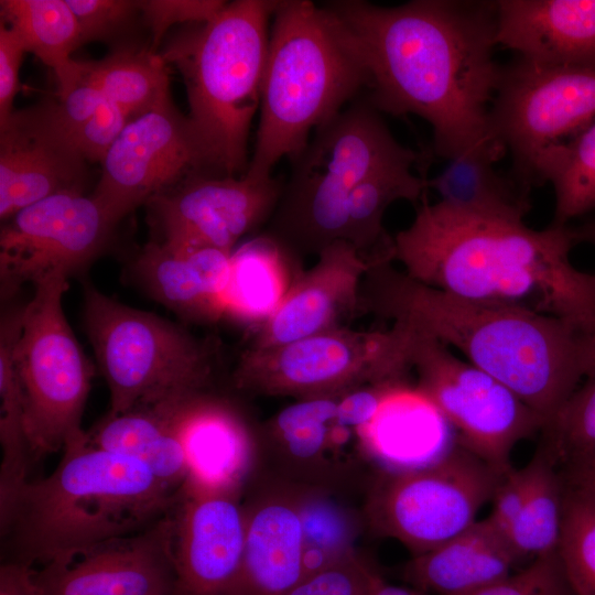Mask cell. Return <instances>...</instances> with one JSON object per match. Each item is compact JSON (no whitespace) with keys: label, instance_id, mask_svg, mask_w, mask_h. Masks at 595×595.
Listing matches in <instances>:
<instances>
[{"label":"cell","instance_id":"obj_1","mask_svg":"<svg viewBox=\"0 0 595 595\" xmlns=\"http://www.w3.org/2000/svg\"><path fill=\"white\" fill-rule=\"evenodd\" d=\"M323 8L361 67L375 109L424 119L445 160L480 149L506 153L490 121L501 73L495 1L342 0Z\"/></svg>","mask_w":595,"mask_h":595},{"label":"cell","instance_id":"obj_2","mask_svg":"<svg viewBox=\"0 0 595 595\" xmlns=\"http://www.w3.org/2000/svg\"><path fill=\"white\" fill-rule=\"evenodd\" d=\"M573 227L467 214L425 199L392 237L391 258L410 278L462 298L560 318L595 334V275L570 253Z\"/></svg>","mask_w":595,"mask_h":595},{"label":"cell","instance_id":"obj_3","mask_svg":"<svg viewBox=\"0 0 595 595\" xmlns=\"http://www.w3.org/2000/svg\"><path fill=\"white\" fill-rule=\"evenodd\" d=\"M361 305L459 351L515 392L544 426L595 371V334L550 315L432 288L391 260L370 263Z\"/></svg>","mask_w":595,"mask_h":595},{"label":"cell","instance_id":"obj_4","mask_svg":"<svg viewBox=\"0 0 595 595\" xmlns=\"http://www.w3.org/2000/svg\"><path fill=\"white\" fill-rule=\"evenodd\" d=\"M181 488L136 458L91 445L86 432L48 476L28 480L0 518L4 562L43 566L138 533L173 510Z\"/></svg>","mask_w":595,"mask_h":595},{"label":"cell","instance_id":"obj_5","mask_svg":"<svg viewBox=\"0 0 595 595\" xmlns=\"http://www.w3.org/2000/svg\"><path fill=\"white\" fill-rule=\"evenodd\" d=\"M278 0H237L192 24L160 53L182 74L188 121L206 174L246 173L251 121L260 108L270 26Z\"/></svg>","mask_w":595,"mask_h":595},{"label":"cell","instance_id":"obj_6","mask_svg":"<svg viewBox=\"0 0 595 595\" xmlns=\"http://www.w3.org/2000/svg\"><path fill=\"white\" fill-rule=\"evenodd\" d=\"M365 87L361 67L323 6L279 1L270 26L256 143L246 172L271 176L279 161L296 156L310 134Z\"/></svg>","mask_w":595,"mask_h":595},{"label":"cell","instance_id":"obj_7","mask_svg":"<svg viewBox=\"0 0 595 595\" xmlns=\"http://www.w3.org/2000/svg\"><path fill=\"white\" fill-rule=\"evenodd\" d=\"M291 161V175L272 214V237L286 249L317 256L331 244L345 241L351 192L376 173L413 167L418 154L363 100L317 128Z\"/></svg>","mask_w":595,"mask_h":595},{"label":"cell","instance_id":"obj_8","mask_svg":"<svg viewBox=\"0 0 595 595\" xmlns=\"http://www.w3.org/2000/svg\"><path fill=\"white\" fill-rule=\"evenodd\" d=\"M84 326L109 389V411L204 392L212 377L208 346L152 313L84 289Z\"/></svg>","mask_w":595,"mask_h":595},{"label":"cell","instance_id":"obj_9","mask_svg":"<svg viewBox=\"0 0 595 595\" xmlns=\"http://www.w3.org/2000/svg\"><path fill=\"white\" fill-rule=\"evenodd\" d=\"M410 329L335 327L288 344L247 349L235 371V387L259 394L300 399L340 397L354 389L405 380L411 370Z\"/></svg>","mask_w":595,"mask_h":595},{"label":"cell","instance_id":"obj_10","mask_svg":"<svg viewBox=\"0 0 595 595\" xmlns=\"http://www.w3.org/2000/svg\"><path fill=\"white\" fill-rule=\"evenodd\" d=\"M23 306L14 356L22 386L25 428L33 456L60 451L86 435L82 416L93 370L65 317L67 274L34 283Z\"/></svg>","mask_w":595,"mask_h":595},{"label":"cell","instance_id":"obj_11","mask_svg":"<svg viewBox=\"0 0 595 595\" xmlns=\"http://www.w3.org/2000/svg\"><path fill=\"white\" fill-rule=\"evenodd\" d=\"M505 475L456 441L426 465L383 470L370 490L367 518L376 531L418 555L477 521Z\"/></svg>","mask_w":595,"mask_h":595},{"label":"cell","instance_id":"obj_12","mask_svg":"<svg viewBox=\"0 0 595 595\" xmlns=\"http://www.w3.org/2000/svg\"><path fill=\"white\" fill-rule=\"evenodd\" d=\"M408 328L416 388L456 432L459 445L507 474L516 445L542 431V418L508 387L440 340Z\"/></svg>","mask_w":595,"mask_h":595},{"label":"cell","instance_id":"obj_13","mask_svg":"<svg viewBox=\"0 0 595 595\" xmlns=\"http://www.w3.org/2000/svg\"><path fill=\"white\" fill-rule=\"evenodd\" d=\"M595 120V69L554 67L522 58L501 67L491 128L513 159V175L542 183L552 156Z\"/></svg>","mask_w":595,"mask_h":595},{"label":"cell","instance_id":"obj_14","mask_svg":"<svg viewBox=\"0 0 595 595\" xmlns=\"http://www.w3.org/2000/svg\"><path fill=\"white\" fill-rule=\"evenodd\" d=\"M101 165L91 196L115 223L187 177L206 173L188 118L171 99L132 118Z\"/></svg>","mask_w":595,"mask_h":595},{"label":"cell","instance_id":"obj_15","mask_svg":"<svg viewBox=\"0 0 595 595\" xmlns=\"http://www.w3.org/2000/svg\"><path fill=\"white\" fill-rule=\"evenodd\" d=\"M116 223L84 193H62L11 216L0 232L1 292L53 273H68L90 260Z\"/></svg>","mask_w":595,"mask_h":595},{"label":"cell","instance_id":"obj_16","mask_svg":"<svg viewBox=\"0 0 595 595\" xmlns=\"http://www.w3.org/2000/svg\"><path fill=\"white\" fill-rule=\"evenodd\" d=\"M283 184L275 177L194 174L147 202L161 242L232 252L235 244L272 216Z\"/></svg>","mask_w":595,"mask_h":595},{"label":"cell","instance_id":"obj_17","mask_svg":"<svg viewBox=\"0 0 595 595\" xmlns=\"http://www.w3.org/2000/svg\"><path fill=\"white\" fill-rule=\"evenodd\" d=\"M172 511L151 527L34 567L39 595H182Z\"/></svg>","mask_w":595,"mask_h":595},{"label":"cell","instance_id":"obj_18","mask_svg":"<svg viewBox=\"0 0 595 595\" xmlns=\"http://www.w3.org/2000/svg\"><path fill=\"white\" fill-rule=\"evenodd\" d=\"M172 518L181 594L238 595L246 542L238 496L182 486Z\"/></svg>","mask_w":595,"mask_h":595},{"label":"cell","instance_id":"obj_19","mask_svg":"<svg viewBox=\"0 0 595 595\" xmlns=\"http://www.w3.org/2000/svg\"><path fill=\"white\" fill-rule=\"evenodd\" d=\"M86 159L58 125L52 104L14 110L0 125V218L50 196L83 193Z\"/></svg>","mask_w":595,"mask_h":595},{"label":"cell","instance_id":"obj_20","mask_svg":"<svg viewBox=\"0 0 595 595\" xmlns=\"http://www.w3.org/2000/svg\"><path fill=\"white\" fill-rule=\"evenodd\" d=\"M369 268L370 261L347 241L325 247L259 326L251 347L279 346L339 327L340 317L363 309L361 288Z\"/></svg>","mask_w":595,"mask_h":595},{"label":"cell","instance_id":"obj_21","mask_svg":"<svg viewBox=\"0 0 595 595\" xmlns=\"http://www.w3.org/2000/svg\"><path fill=\"white\" fill-rule=\"evenodd\" d=\"M171 413L187 465L183 486L238 496L257 453L242 416L226 401L205 392L173 399Z\"/></svg>","mask_w":595,"mask_h":595},{"label":"cell","instance_id":"obj_22","mask_svg":"<svg viewBox=\"0 0 595 595\" xmlns=\"http://www.w3.org/2000/svg\"><path fill=\"white\" fill-rule=\"evenodd\" d=\"M496 43L524 61L595 69V0H499Z\"/></svg>","mask_w":595,"mask_h":595},{"label":"cell","instance_id":"obj_23","mask_svg":"<svg viewBox=\"0 0 595 595\" xmlns=\"http://www.w3.org/2000/svg\"><path fill=\"white\" fill-rule=\"evenodd\" d=\"M244 508L246 542L238 595H284L304 577L296 490L264 493Z\"/></svg>","mask_w":595,"mask_h":595},{"label":"cell","instance_id":"obj_24","mask_svg":"<svg viewBox=\"0 0 595 595\" xmlns=\"http://www.w3.org/2000/svg\"><path fill=\"white\" fill-rule=\"evenodd\" d=\"M521 561L487 518L440 547L413 555L403 578L430 595H470L515 572Z\"/></svg>","mask_w":595,"mask_h":595},{"label":"cell","instance_id":"obj_25","mask_svg":"<svg viewBox=\"0 0 595 595\" xmlns=\"http://www.w3.org/2000/svg\"><path fill=\"white\" fill-rule=\"evenodd\" d=\"M230 256L217 249L188 250L154 241L138 256L136 272L151 295L171 310L212 321L225 314Z\"/></svg>","mask_w":595,"mask_h":595},{"label":"cell","instance_id":"obj_26","mask_svg":"<svg viewBox=\"0 0 595 595\" xmlns=\"http://www.w3.org/2000/svg\"><path fill=\"white\" fill-rule=\"evenodd\" d=\"M447 426L416 386L402 380L389 387L374 418L355 435L360 451L388 466L385 470H398L431 463L428 457Z\"/></svg>","mask_w":595,"mask_h":595},{"label":"cell","instance_id":"obj_27","mask_svg":"<svg viewBox=\"0 0 595 595\" xmlns=\"http://www.w3.org/2000/svg\"><path fill=\"white\" fill-rule=\"evenodd\" d=\"M338 397L300 399L269 422L267 439L279 463L305 484L325 483L337 469L353 430L336 421Z\"/></svg>","mask_w":595,"mask_h":595},{"label":"cell","instance_id":"obj_28","mask_svg":"<svg viewBox=\"0 0 595 595\" xmlns=\"http://www.w3.org/2000/svg\"><path fill=\"white\" fill-rule=\"evenodd\" d=\"M502 154L487 149L474 150L446 160L428 187L437 203L467 214L523 221L530 212V186L513 174L495 169Z\"/></svg>","mask_w":595,"mask_h":595},{"label":"cell","instance_id":"obj_29","mask_svg":"<svg viewBox=\"0 0 595 595\" xmlns=\"http://www.w3.org/2000/svg\"><path fill=\"white\" fill-rule=\"evenodd\" d=\"M172 400L106 415L87 432V441L102 450L138 459L159 479L181 488L187 477V465L172 420Z\"/></svg>","mask_w":595,"mask_h":595},{"label":"cell","instance_id":"obj_30","mask_svg":"<svg viewBox=\"0 0 595 595\" xmlns=\"http://www.w3.org/2000/svg\"><path fill=\"white\" fill-rule=\"evenodd\" d=\"M293 281L288 249L272 236L255 238L231 252L225 313L260 326L281 304Z\"/></svg>","mask_w":595,"mask_h":595},{"label":"cell","instance_id":"obj_31","mask_svg":"<svg viewBox=\"0 0 595 595\" xmlns=\"http://www.w3.org/2000/svg\"><path fill=\"white\" fill-rule=\"evenodd\" d=\"M79 75L131 120L171 99L166 62L151 48H120L98 61H77Z\"/></svg>","mask_w":595,"mask_h":595},{"label":"cell","instance_id":"obj_32","mask_svg":"<svg viewBox=\"0 0 595 595\" xmlns=\"http://www.w3.org/2000/svg\"><path fill=\"white\" fill-rule=\"evenodd\" d=\"M0 13L26 52L54 71L58 89L67 87L76 75L72 53L83 40L66 0H1Z\"/></svg>","mask_w":595,"mask_h":595},{"label":"cell","instance_id":"obj_33","mask_svg":"<svg viewBox=\"0 0 595 595\" xmlns=\"http://www.w3.org/2000/svg\"><path fill=\"white\" fill-rule=\"evenodd\" d=\"M529 465L528 494L507 533L521 563L556 552L562 530L564 484L558 463L540 444Z\"/></svg>","mask_w":595,"mask_h":595},{"label":"cell","instance_id":"obj_34","mask_svg":"<svg viewBox=\"0 0 595 595\" xmlns=\"http://www.w3.org/2000/svg\"><path fill=\"white\" fill-rule=\"evenodd\" d=\"M51 102L55 118L86 161L100 162L129 122L127 113L77 76Z\"/></svg>","mask_w":595,"mask_h":595},{"label":"cell","instance_id":"obj_35","mask_svg":"<svg viewBox=\"0 0 595 595\" xmlns=\"http://www.w3.org/2000/svg\"><path fill=\"white\" fill-rule=\"evenodd\" d=\"M554 190L551 224L564 226L595 208V120L549 161L542 183Z\"/></svg>","mask_w":595,"mask_h":595},{"label":"cell","instance_id":"obj_36","mask_svg":"<svg viewBox=\"0 0 595 595\" xmlns=\"http://www.w3.org/2000/svg\"><path fill=\"white\" fill-rule=\"evenodd\" d=\"M304 540V577L357 553L349 516L323 493L296 490ZM303 577V578H304Z\"/></svg>","mask_w":595,"mask_h":595},{"label":"cell","instance_id":"obj_37","mask_svg":"<svg viewBox=\"0 0 595 595\" xmlns=\"http://www.w3.org/2000/svg\"><path fill=\"white\" fill-rule=\"evenodd\" d=\"M559 556L575 595H595V498L564 486Z\"/></svg>","mask_w":595,"mask_h":595},{"label":"cell","instance_id":"obj_38","mask_svg":"<svg viewBox=\"0 0 595 595\" xmlns=\"http://www.w3.org/2000/svg\"><path fill=\"white\" fill-rule=\"evenodd\" d=\"M541 445L558 465L595 451V371L541 431Z\"/></svg>","mask_w":595,"mask_h":595},{"label":"cell","instance_id":"obj_39","mask_svg":"<svg viewBox=\"0 0 595 595\" xmlns=\"http://www.w3.org/2000/svg\"><path fill=\"white\" fill-rule=\"evenodd\" d=\"M470 595H575L559 552L539 556L506 578Z\"/></svg>","mask_w":595,"mask_h":595},{"label":"cell","instance_id":"obj_40","mask_svg":"<svg viewBox=\"0 0 595 595\" xmlns=\"http://www.w3.org/2000/svg\"><path fill=\"white\" fill-rule=\"evenodd\" d=\"M380 575L358 553L305 576L284 595H370Z\"/></svg>","mask_w":595,"mask_h":595},{"label":"cell","instance_id":"obj_41","mask_svg":"<svg viewBox=\"0 0 595 595\" xmlns=\"http://www.w3.org/2000/svg\"><path fill=\"white\" fill-rule=\"evenodd\" d=\"M82 33L83 44L119 36L141 13L138 1L131 0H66Z\"/></svg>","mask_w":595,"mask_h":595},{"label":"cell","instance_id":"obj_42","mask_svg":"<svg viewBox=\"0 0 595 595\" xmlns=\"http://www.w3.org/2000/svg\"><path fill=\"white\" fill-rule=\"evenodd\" d=\"M226 6L219 0H143L138 1L152 34V51L170 26L176 23L201 24L210 21Z\"/></svg>","mask_w":595,"mask_h":595},{"label":"cell","instance_id":"obj_43","mask_svg":"<svg viewBox=\"0 0 595 595\" xmlns=\"http://www.w3.org/2000/svg\"><path fill=\"white\" fill-rule=\"evenodd\" d=\"M531 478L529 463L519 469L511 468L496 489L493 510L488 521L507 538V533L517 519L528 494Z\"/></svg>","mask_w":595,"mask_h":595},{"label":"cell","instance_id":"obj_44","mask_svg":"<svg viewBox=\"0 0 595 595\" xmlns=\"http://www.w3.org/2000/svg\"><path fill=\"white\" fill-rule=\"evenodd\" d=\"M26 50L19 35L0 25V125L13 113V101L20 89L19 73Z\"/></svg>","mask_w":595,"mask_h":595},{"label":"cell","instance_id":"obj_45","mask_svg":"<svg viewBox=\"0 0 595 595\" xmlns=\"http://www.w3.org/2000/svg\"><path fill=\"white\" fill-rule=\"evenodd\" d=\"M393 382L364 386L338 397L336 405L337 423L353 430L354 433L366 425L376 414Z\"/></svg>","mask_w":595,"mask_h":595},{"label":"cell","instance_id":"obj_46","mask_svg":"<svg viewBox=\"0 0 595 595\" xmlns=\"http://www.w3.org/2000/svg\"><path fill=\"white\" fill-rule=\"evenodd\" d=\"M565 487L595 498V451L559 465Z\"/></svg>","mask_w":595,"mask_h":595},{"label":"cell","instance_id":"obj_47","mask_svg":"<svg viewBox=\"0 0 595 595\" xmlns=\"http://www.w3.org/2000/svg\"><path fill=\"white\" fill-rule=\"evenodd\" d=\"M0 595H39L34 567L4 562L0 567Z\"/></svg>","mask_w":595,"mask_h":595},{"label":"cell","instance_id":"obj_48","mask_svg":"<svg viewBox=\"0 0 595 595\" xmlns=\"http://www.w3.org/2000/svg\"><path fill=\"white\" fill-rule=\"evenodd\" d=\"M370 595H430L414 587L392 585L379 575L374 584Z\"/></svg>","mask_w":595,"mask_h":595},{"label":"cell","instance_id":"obj_49","mask_svg":"<svg viewBox=\"0 0 595 595\" xmlns=\"http://www.w3.org/2000/svg\"><path fill=\"white\" fill-rule=\"evenodd\" d=\"M573 232L577 244H588L595 247V219L573 227ZM593 274L595 275V272Z\"/></svg>","mask_w":595,"mask_h":595}]
</instances>
